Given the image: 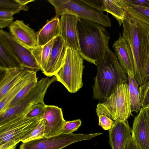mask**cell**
Here are the masks:
<instances>
[{
	"label": "cell",
	"instance_id": "obj_1",
	"mask_svg": "<svg viewBox=\"0 0 149 149\" xmlns=\"http://www.w3.org/2000/svg\"><path fill=\"white\" fill-rule=\"evenodd\" d=\"M122 24V36L129 45L133 57L134 78L141 86L149 57V26L126 12Z\"/></svg>",
	"mask_w": 149,
	"mask_h": 149
},
{
	"label": "cell",
	"instance_id": "obj_2",
	"mask_svg": "<svg viewBox=\"0 0 149 149\" xmlns=\"http://www.w3.org/2000/svg\"><path fill=\"white\" fill-rule=\"evenodd\" d=\"M78 29L81 57L96 65L110 49V37L104 26L95 22L78 18Z\"/></svg>",
	"mask_w": 149,
	"mask_h": 149
},
{
	"label": "cell",
	"instance_id": "obj_3",
	"mask_svg": "<svg viewBox=\"0 0 149 149\" xmlns=\"http://www.w3.org/2000/svg\"><path fill=\"white\" fill-rule=\"evenodd\" d=\"M96 66L97 72L94 78L93 97L103 103L113 93L118 84L128 83V78L116 54L110 49Z\"/></svg>",
	"mask_w": 149,
	"mask_h": 149
},
{
	"label": "cell",
	"instance_id": "obj_4",
	"mask_svg": "<svg viewBox=\"0 0 149 149\" xmlns=\"http://www.w3.org/2000/svg\"><path fill=\"white\" fill-rule=\"evenodd\" d=\"M31 107L0 126V149H15L18 143L28 136L37 125L41 118L26 116Z\"/></svg>",
	"mask_w": 149,
	"mask_h": 149
},
{
	"label": "cell",
	"instance_id": "obj_5",
	"mask_svg": "<svg viewBox=\"0 0 149 149\" xmlns=\"http://www.w3.org/2000/svg\"><path fill=\"white\" fill-rule=\"evenodd\" d=\"M96 111L98 116L103 115L114 121H127L132 112L128 83L118 84L105 102L97 105Z\"/></svg>",
	"mask_w": 149,
	"mask_h": 149
},
{
	"label": "cell",
	"instance_id": "obj_6",
	"mask_svg": "<svg viewBox=\"0 0 149 149\" xmlns=\"http://www.w3.org/2000/svg\"><path fill=\"white\" fill-rule=\"evenodd\" d=\"M83 59L78 52L67 47L65 62L54 76L71 93H76L83 85Z\"/></svg>",
	"mask_w": 149,
	"mask_h": 149
},
{
	"label": "cell",
	"instance_id": "obj_7",
	"mask_svg": "<svg viewBox=\"0 0 149 149\" xmlns=\"http://www.w3.org/2000/svg\"><path fill=\"white\" fill-rule=\"evenodd\" d=\"M56 81L54 76L51 78H43L24 98L0 114V126L14 119L29 109L33 105L44 102V99L47 89Z\"/></svg>",
	"mask_w": 149,
	"mask_h": 149
},
{
	"label": "cell",
	"instance_id": "obj_8",
	"mask_svg": "<svg viewBox=\"0 0 149 149\" xmlns=\"http://www.w3.org/2000/svg\"><path fill=\"white\" fill-rule=\"evenodd\" d=\"M54 7L56 16L65 14L91 21L103 26L110 27L111 20L108 14L99 12L87 6L81 0H48Z\"/></svg>",
	"mask_w": 149,
	"mask_h": 149
},
{
	"label": "cell",
	"instance_id": "obj_9",
	"mask_svg": "<svg viewBox=\"0 0 149 149\" xmlns=\"http://www.w3.org/2000/svg\"><path fill=\"white\" fill-rule=\"evenodd\" d=\"M103 134L97 132L90 134H63L31 140L22 143L20 149H62L79 141L89 140Z\"/></svg>",
	"mask_w": 149,
	"mask_h": 149
},
{
	"label": "cell",
	"instance_id": "obj_10",
	"mask_svg": "<svg viewBox=\"0 0 149 149\" xmlns=\"http://www.w3.org/2000/svg\"><path fill=\"white\" fill-rule=\"evenodd\" d=\"M0 42L21 67L37 71L41 70L31 50L17 42L10 33L0 29Z\"/></svg>",
	"mask_w": 149,
	"mask_h": 149
},
{
	"label": "cell",
	"instance_id": "obj_11",
	"mask_svg": "<svg viewBox=\"0 0 149 149\" xmlns=\"http://www.w3.org/2000/svg\"><path fill=\"white\" fill-rule=\"evenodd\" d=\"M79 17L70 14L61 16L60 19L61 36L67 47L78 52L80 50L78 29Z\"/></svg>",
	"mask_w": 149,
	"mask_h": 149
},
{
	"label": "cell",
	"instance_id": "obj_12",
	"mask_svg": "<svg viewBox=\"0 0 149 149\" xmlns=\"http://www.w3.org/2000/svg\"><path fill=\"white\" fill-rule=\"evenodd\" d=\"M147 108L141 109L134 118L132 136L140 149H149V118Z\"/></svg>",
	"mask_w": 149,
	"mask_h": 149
},
{
	"label": "cell",
	"instance_id": "obj_13",
	"mask_svg": "<svg viewBox=\"0 0 149 149\" xmlns=\"http://www.w3.org/2000/svg\"><path fill=\"white\" fill-rule=\"evenodd\" d=\"M67 47L62 37L56 38L46 66L42 73L48 77L54 76L64 64Z\"/></svg>",
	"mask_w": 149,
	"mask_h": 149
},
{
	"label": "cell",
	"instance_id": "obj_14",
	"mask_svg": "<svg viewBox=\"0 0 149 149\" xmlns=\"http://www.w3.org/2000/svg\"><path fill=\"white\" fill-rule=\"evenodd\" d=\"M9 28L13 37L26 48L32 50L38 46L37 33L23 21L17 20L13 22Z\"/></svg>",
	"mask_w": 149,
	"mask_h": 149
},
{
	"label": "cell",
	"instance_id": "obj_15",
	"mask_svg": "<svg viewBox=\"0 0 149 149\" xmlns=\"http://www.w3.org/2000/svg\"><path fill=\"white\" fill-rule=\"evenodd\" d=\"M41 118L46 122L45 137L61 134L65 120L61 108L54 105H46Z\"/></svg>",
	"mask_w": 149,
	"mask_h": 149
},
{
	"label": "cell",
	"instance_id": "obj_16",
	"mask_svg": "<svg viewBox=\"0 0 149 149\" xmlns=\"http://www.w3.org/2000/svg\"><path fill=\"white\" fill-rule=\"evenodd\" d=\"M0 70V101L12 87L34 71L22 67Z\"/></svg>",
	"mask_w": 149,
	"mask_h": 149
},
{
	"label": "cell",
	"instance_id": "obj_17",
	"mask_svg": "<svg viewBox=\"0 0 149 149\" xmlns=\"http://www.w3.org/2000/svg\"><path fill=\"white\" fill-rule=\"evenodd\" d=\"M112 47L123 71L127 74L134 75V60L131 49L127 41L120 34Z\"/></svg>",
	"mask_w": 149,
	"mask_h": 149
},
{
	"label": "cell",
	"instance_id": "obj_18",
	"mask_svg": "<svg viewBox=\"0 0 149 149\" xmlns=\"http://www.w3.org/2000/svg\"><path fill=\"white\" fill-rule=\"evenodd\" d=\"M109 132V143L112 149H124L132 136L127 121H115Z\"/></svg>",
	"mask_w": 149,
	"mask_h": 149
},
{
	"label": "cell",
	"instance_id": "obj_19",
	"mask_svg": "<svg viewBox=\"0 0 149 149\" xmlns=\"http://www.w3.org/2000/svg\"><path fill=\"white\" fill-rule=\"evenodd\" d=\"M60 19L56 16L37 33L38 45L43 46L53 39L61 36Z\"/></svg>",
	"mask_w": 149,
	"mask_h": 149
},
{
	"label": "cell",
	"instance_id": "obj_20",
	"mask_svg": "<svg viewBox=\"0 0 149 149\" xmlns=\"http://www.w3.org/2000/svg\"><path fill=\"white\" fill-rule=\"evenodd\" d=\"M37 72L36 71H33L9 90L3 98L0 101V114L7 109L10 103L22 89L30 83L38 79Z\"/></svg>",
	"mask_w": 149,
	"mask_h": 149
},
{
	"label": "cell",
	"instance_id": "obj_21",
	"mask_svg": "<svg viewBox=\"0 0 149 149\" xmlns=\"http://www.w3.org/2000/svg\"><path fill=\"white\" fill-rule=\"evenodd\" d=\"M122 6L125 11L132 17L149 26V8L135 5L120 0Z\"/></svg>",
	"mask_w": 149,
	"mask_h": 149
},
{
	"label": "cell",
	"instance_id": "obj_22",
	"mask_svg": "<svg viewBox=\"0 0 149 149\" xmlns=\"http://www.w3.org/2000/svg\"><path fill=\"white\" fill-rule=\"evenodd\" d=\"M132 112L138 113L141 109L140 99L139 84L134 78V75L127 74Z\"/></svg>",
	"mask_w": 149,
	"mask_h": 149
},
{
	"label": "cell",
	"instance_id": "obj_23",
	"mask_svg": "<svg viewBox=\"0 0 149 149\" xmlns=\"http://www.w3.org/2000/svg\"><path fill=\"white\" fill-rule=\"evenodd\" d=\"M56 38L45 45L38 46L31 50L32 54L42 72L46 66Z\"/></svg>",
	"mask_w": 149,
	"mask_h": 149
},
{
	"label": "cell",
	"instance_id": "obj_24",
	"mask_svg": "<svg viewBox=\"0 0 149 149\" xmlns=\"http://www.w3.org/2000/svg\"><path fill=\"white\" fill-rule=\"evenodd\" d=\"M102 10L111 14L116 19L119 26L122 24L125 11L121 3L120 0H102Z\"/></svg>",
	"mask_w": 149,
	"mask_h": 149
},
{
	"label": "cell",
	"instance_id": "obj_25",
	"mask_svg": "<svg viewBox=\"0 0 149 149\" xmlns=\"http://www.w3.org/2000/svg\"><path fill=\"white\" fill-rule=\"evenodd\" d=\"M19 67H21L0 42V70Z\"/></svg>",
	"mask_w": 149,
	"mask_h": 149
},
{
	"label": "cell",
	"instance_id": "obj_26",
	"mask_svg": "<svg viewBox=\"0 0 149 149\" xmlns=\"http://www.w3.org/2000/svg\"><path fill=\"white\" fill-rule=\"evenodd\" d=\"M34 1L33 0H0V10L27 11L29 9L27 4Z\"/></svg>",
	"mask_w": 149,
	"mask_h": 149
},
{
	"label": "cell",
	"instance_id": "obj_27",
	"mask_svg": "<svg viewBox=\"0 0 149 149\" xmlns=\"http://www.w3.org/2000/svg\"><path fill=\"white\" fill-rule=\"evenodd\" d=\"M46 125V122L45 119L41 118L36 127L22 142V143H24L44 137Z\"/></svg>",
	"mask_w": 149,
	"mask_h": 149
},
{
	"label": "cell",
	"instance_id": "obj_28",
	"mask_svg": "<svg viewBox=\"0 0 149 149\" xmlns=\"http://www.w3.org/2000/svg\"><path fill=\"white\" fill-rule=\"evenodd\" d=\"M139 92L141 109L149 107V80L140 86Z\"/></svg>",
	"mask_w": 149,
	"mask_h": 149
},
{
	"label": "cell",
	"instance_id": "obj_29",
	"mask_svg": "<svg viewBox=\"0 0 149 149\" xmlns=\"http://www.w3.org/2000/svg\"><path fill=\"white\" fill-rule=\"evenodd\" d=\"M38 81V79H36L22 89L10 103L7 109L16 104L26 95L35 86Z\"/></svg>",
	"mask_w": 149,
	"mask_h": 149
},
{
	"label": "cell",
	"instance_id": "obj_30",
	"mask_svg": "<svg viewBox=\"0 0 149 149\" xmlns=\"http://www.w3.org/2000/svg\"><path fill=\"white\" fill-rule=\"evenodd\" d=\"M46 105L44 102L33 105L28 113L26 117L29 118H40L44 112Z\"/></svg>",
	"mask_w": 149,
	"mask_h": 149
},
{
	"label": "cell",
	"instance_id": "obj_31",
	"mask_svg": "<svg viewBox=\"0 0 149 149\" xmlns=\"http://www.w3.org/2000/svg\"><path fill=\"white\" fill-rule=\"evenodd\" d=\"M81 120L79 119L71 121L65 120L61 131V133L69 134L76 131L81 125Z\"/></svg>",
	"mask_w": 149,
	"mask_h": 149
},
{
	"label": "cell",
	"instance_id": "obj_32",
	"mask_svg": "<svg viewBox=\"0 0 149 149\" xmlns=\"http://www.w3.org/2000/svg\"><path fill=\"white\" fill-rule=\"evenodd\" d=\"M99 118L98 125L105 130H110L114 125V121L108 116L101 115L98 116Z\"/></svg>",
	"mask_w": 149,
	"mask_h": 149
},
{
	"label": "cell",
	"instance_id": "obj_33",
	"mask_svg": "<svg viewBox=\"0 0 149 149\" xmlns=\"http://www.w3.org/2000/svg\"><path fill=\"white\" fill-rule=\"evenodd\" d=\"M89 7L101 13H103L102 0H81Z\"/></svg>",
	"mask_w": 149,
	"mask_h": 149
},
{
	"label": "cell",
	"instance_id": "obj_34",
	"mask_svg": "<svg viewBox=\"0 0 149 149\" xmlns=\"http://www.w3.org/2000/svg\"><path fill=\"white\" fill-rule=\"evenodd\" d=\"M18 10H0V18H10L15 14L19 13Z\"/></svg>",
	"mask_w": 149,
	"mask_h": 149
},
{
	"label": "cell",
	"instance_id": "obj_35",
	"mask_svg": "<svg viewBox=\"0 0 149 149\" xmlns=\"http://www.w3.org/2000/svg\"><path fill=\"white\" fill-rule=\"evenodd\" d=\"M132 4L145 8H149V0H126Z\"/></svg>",
	"mask_w": 149,
	"mask_h": 149
},
{
	"label": "cell",
	"instance_id": "obj_36",
	"mask_svg": "<svg viewBox=\"0 0 149 149\" xmlns=\"http://www.w3.org/2000/svg\"><path fill=\"white\" fill-rule=\"evenodd\" d=\"M14 17L10 18H0V28L1 29L9 26L13 22Z\"/></svg>",
	"mask_w": 149,
	"mask_h": 149
},
{
	"label": "cell",
	"instance_id": "obj_37",
	"mask_svg": "<svg viewBox=\"0 0 149 149\" xmlns=\"http://www.w3.org/2000/svg\"><path fill=\"white\" fill-rule=\"evenodd\" d=\"M124 149H140L132 136L127 141Z\"/></svg>",
	"mask_w": 149,
	"mask_h": 149
},
{
	"label": "cell",
	"instance_id": "obj_38",
	"mask_svg": "<svg viewBox=\"0 0 149 149\" xmlns=\"http://www.w3.org/2000/svg\"><path fill=\"white\" fill-rule=\"evenodd\" d=\"M149 80V57L146 65L145 70L143 84L147 82Z\"/></svg>",
	"mask_w": 149,
	"mask_h": 149
},
{
	"label": "cell",
	"instance_id": "obj_39",
	"mask_svg": "<svg viewBox=\"0 0 149 149\" xmlns=\"http://www.w3.org/2000/svg\"><path fill=\"white\" fill-rule=\"evenodd\" d=\"M147 111H148V117H149V107L147 108Z\"/></svg>",
	"mask_w": 149,
	"mask_h": 149
}]
</instances>
